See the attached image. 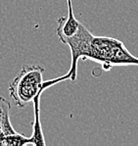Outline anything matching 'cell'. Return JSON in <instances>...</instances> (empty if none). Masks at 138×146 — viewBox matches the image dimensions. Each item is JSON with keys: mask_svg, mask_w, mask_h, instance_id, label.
Wrapping results in <instances>:
<instances>
[{"mask_svg": "<svg viewBox=\"0 0 138 146\" xmlns=\"http://www.w3.org/2000/svg\"><path fill=\"white\" fill-rule=\"evenodd\" d=\"M81 22L77 20L75 15H68L67 17H61L58 19V26L56 33L60 40L72 37L77 33Z\"/></svg>", "mask_w": 138, "mask_h": 146, "instance_id": "277c9868", "label": "cell"}, {"mask_svg": "<svg viewBox=\"0 0 138 146\" xmlns=\"http://www.w3.org/2000/svg\"><path fill=\"white\" fill-rule=\"evenodd\" d=\"M67 3H68V15H73L72 0H67Z\"/></svg>", "mask_w": 138, "mask_h": 146, "instance_id": "8992f818", "label": "cell"}, {"mask_svg": "<svg viewBox=\"0 0 138 146\" xmlns=\"http://www.w3.org/2000/svg\"><path fill=\"white\" fill-rule=\"evenodd\" d=\"M71 50L69 71L77 73L79 60H91L100 64L104 71L117 66H138V58L129 52L121 40L111 36H95L81 23L77 33L65 41Z\"/></svg>", "mask_w": 138, "mask_h": 146, "instance_id": "6da1fadb", "label": "cell"}, {"mask_svg": "<svg viewBox=\"0 0 138 146\" xmlns=\"http://www.w3.org/2000/svg\"><path fill=\"white\" fill-rule=\"evenodd\" d=\"M28 144H30V138L18 132L7 136L2 142V146H24Z\"/></svg>", "mask_w": 138, "mask_h": 146, "instance_id": "5b68a950", "label": "cell"}, {"mask_svg": "<svg viewBox=\"0 0 138 146\" xmlns=\"http://www.w3.org/2000/svg\"><path fill=\"white\" fill-rule=\"evenodd\" d=\"M44 68L38 65H24L20 73L9 84V93L15 104L24 108L32 102L39 92H43L52 85L70 80L69 76L64 75L57 78L43 80Z\"/></svg>", "mask_w": 138, "mask_h": 146, "instance_id": "7a4b0ae2", "label": "cell"}, {"mask_svg": "<svg viewBox=\"0 0 138 146\" xmlns=\"http://www.w3.org/2000/svg\"><path fill=\"white\" fill-rule=\"evenodd\" d=\"M10 102L0 96V146L7 136L17 133L10 120Z\"/></svg>", "mask_w": 138, "mask_h": 146, "instance_id": "3957f363", "label": "cell"}]
</instances>
